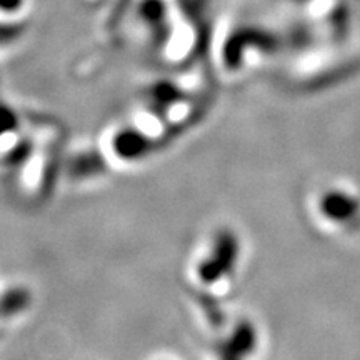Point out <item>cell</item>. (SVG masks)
Returning a JSON list of instances; mask_svg holds the SVG:
<instances>
[{
  "instance_id": "6da1fadb",
  "label": "cell",
  "mask_w": 360,
  "mask_h": 360,
  "mask_svg": "<svg viewBox=\"0 0 360 360\" xmlns=\"http://www.w3.org/2000/svg\"><path fill=\"white\" fill-rule=\"evenodd\" d=\"M22 6V0H0V8L2 11H15Z\"/></svg>"
}]
</instances>
